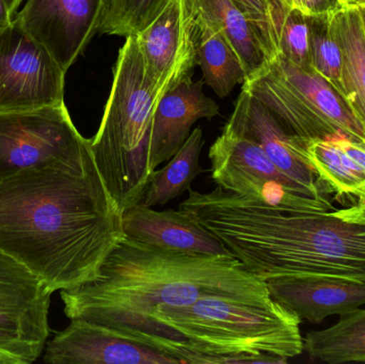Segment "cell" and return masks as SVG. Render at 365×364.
<instances>
[{"label":"cell","instance_id":"cell-1","mask_svg":"<svg viewBox=\"0 0 365 364\" xmlns=\"http://www.w3.org/2000/svg\"><path fill=\"white\" fill-rule=\"evenodd\" d=\"M123 212L88 149L0 177V250L40 278L51 292L100 276L125 239Z\"/></svg>","mask_w":365,"mask_h":364},{"label":"cell","instance_id":"cell-2","mask_svg":"<svg viewBox=\"0 0 365 364\" xmlns=\"http://www.w3.org/2000/svg\"><path fill=\"white\" fill-rule=\"evenodd\" d=\"M180 204L247 271L268 281L293 276L365 282V198L326 211L270 204L217 186L189 188Z\"/></svg>","mask_w":365,"mask_h":364},{"label":"cell","instance_id":"cell-3","mask_svg":"<svg viewBox=\"0 0 365 364\" xmlns=\"http://www.w3.org/2000/svg\"><path fill=\"white\" fill-rule=\"evenodd\" d=\"M205 297L261 303L267 282L227 256L185 254L125 237L93 281L61 291L70 320L104 325L134 341L160 307H182Z\"/></svg>","mask_w":365,"mask_h":364},{"label":"cell","instance_id":"cell-4","mask_svg":"<svg viewBox=\"0 0 365 364\" xmlns=\"http://www.w3.org/2000/svg\"><path fill=\"white\" fill-rule=\"evenodd\" d=\"M302 320L274 298L205 297L156 310L134 340L182 364H284L304 352Z\"/></svg>","mask_w":365,"mask_h":364},{"label":"cell","instance_id":"cell-5","mask_svg":"<svg viewBox=\"0 0 365 364\" xmlns=\"http://www.w3.org/2000/svg\"><path fill=\"white\" fill-rule=\"evenodd\" d=\"M158 102L136 36H128L113 68L100 128L90 139L98 171L122 212L141 202L155 172L150 154Z\"/></svg>","mask_w":365,"mask_h":364},{"label":"cell","instance_id":"cell-6","mask_svg":"<svg viewBox=\"0 0 365 364\" xmlns=\"http://www.w3.org/2000/svg\"><path fill=\"white\" fill-rule=\"evenodd\" d=\"M291 134L302 140L345 135L365 142V128L340 91L314 68L294 66L282 56L242 83Z\"/></svg>","mask_w":365,"mask_h":364},{"label":"cell","instance_id":"cell-7","mask_svg":"<svg viewBox=\"0 0 365 364\" xmlns=\"http://www.w3.org/2000/svg\"><path fill=\"white\" fill-rule=\"evenodd\" d=\"M208 155L212 181L232 194L298 209L334 207L329 198L317 196L279 170L259 145L242 135L222 130Z\"/></svg>","mask_w":365,"mask_h":364},{"label":"cell","instance_id":"cell-8","mask_svg":"<svg viewBox=\"0 0 365 364\" xmlns=\"http://www.w3.org/2000/svg\"><path fill=\"white\" fill-rule=\"evenodd\" d=\"M51 290L0 250V364H31L49 336Z\"/></svg>","mask_w":365,"mask_h":364},{"label":"cell","instance_id":"cell-9","mask_svg":"<svg viewBox=\"0 0 365 364\" xmlns=\"http://www.w3.org/2000/svg\"><path fill=\"white\" fill-rule=\"evenodd\" d=\"M90 149L64 103L0 113V177L48 162H68Z\"/></svg>","mask_w":365,"mask_h":364},{"label":"cell","instance_id":"cell-10","mask_svg":"<svg viewBox=\"0 0 365 364\" xmlns=\"http://www.w3.org/2000/svg\"><path fill=\"white\" fill-rule=\"evenodd\" d=\"M64 76L55 58L15 19L0 31V113L62 104Z\"/></svg>","mask_w":365,"mask_h":364},{"label":"cell","instance_id":"cell-11","mask_svg":"<svg viewBox=\"0 0 365 364\" xmlns=\"http://www.w3.org/2000/svg\"><path fill=\"white\" fill-rule=\"evenodd\" d=\"M135 36L145 74L160 100L192 77L197 59L188 0H165L155 16Z\"/></svg>","mask_w":365,"mask_h":364},{"label":"cell","instance_id":"cell-12","mask_svg":"<svg viewBox=\"0 0 365 364\" xmlns=\"http://www.w3.org/2000/svg\"><path fill=\"white\" fill-rule=\"evenodd\" d=\"M104 0H25L14 19L68 72L100 30Z\"/></svg>","mask_w":365,"mask_h":364},{"label":"cell","instance_id":"cell-13","mask_svg":"<svg viewBox=\"0 0 365 364\" xmlns=\"http://www.w3.org/2000/svg\"><path fill=\"white\" fill-rule=\"evenodd\" d=\"M223 130L255 141L279 170L317 196L328 198L332 192L311 165L307 152L308 141L291 134L276 115L247 90L242 89Z\"/></svg>","mask_w":365,"mask_h":364},{"label":"cell","instance_id":"cell-14","mask_svg":"<svg viewBox=\"0 0 365 364\" xmlns=\"http://www.w3.org/2000/svg\"><path fill=\"white\" fill-rule=\"evenodd\" d=\"M71 324L48 343L49 364H182L155 348L137 343L118 331L85 320Z\"/></svg>","mask_w":365,"mask_h":364},{"label":"cell","instance_id":"cell-15","mask_svg":"<svg viewBox=\"0 0 365 364\" xmlns=\"http://www.w3.org/2000/svg\"><path fill=\"white\" fill-rule=\"evenodd\" d=\"M266 282L274 301L311 324H321L329 316H346L365 305V282L357 280L293 276Z\"/></svg>","mask_w":365,"mask_h":364},{"label":"cell","instance_id":"cell-16","mask_svg":"<svg viewBox=\"0 0 365 364\" xmlns=\"http://www.w3.org/2000/svg\"><path fill=\"white\" fill-rule=\"evenodd\" d=\"M126 237L185 254L227 256L225 246L182 209L155 211L138 203L123 212Z\"/></svg>","mask_w":365,"mask_h":364},{"label":"cell","instance_id":"cell-17","mask_svg":"<svg viewBox=\"0 0 365 364\" xmlns=\"http://www.w3.org/2000/svg\"><path fill=\"white\" fill-rule=\"evenodd\" d=\"M203 83L188 79L167 92L158 102L150 154L152 170L155 171L178 153L197 120H210L218 115L219 106L205 95Z\"/></svg>","mask_w":365,"mask_h":364},{"label":"cell","instance_id":"cell-18","mask_svg":"<svg viewBox=\"0 0 365 364\" xmlns=\"http://www.w3.org/2000/svg\"><path fill=\"white\" fill-rule=\"evenodd\" d=\"M190 6L195 21L197 66L203 72L204 83L219 98H225L238 83L246 80L244 68L218 28Z\"/></svg>","mask_w":365,"mask_h":364},{"label":"cell","instance_id":"cell-19","mask_svg":"<svg viewBox=\"0 0 365 364\" xmlns=\"http://www.w3.org/2000/svg\"><path fill=\"white\" fill-rule=\"evenodd\" d=\"M189 2L227 38L240 58L246 80L269 63V57L257 31L233 0H189Z\"/></svg>","mask_w":365,"mask_h":364},{"label":"cell","instance_id":"cell-20","mask_svg":"<svg viewBox=\"0 0 365 364\" xmlns=\"http://www.w3.org/2000/svg\"><path fill=\"white\" fill-rule=\"evenodd\" d=\"M332 28L342 51L343 96L365 128V31L359 8L332 15Z\"/></svg>","mask_w":365,"mask_h":364},{"label":"cell","instance_id":"cell-21","mask_svg":"<svg viewBox=\"0 0 365 364\" xmlns=\"http://www.w3.org/2000/svg\"><path fill=\"white\" fill-rule=\"evenodd\" d=\"M340 136L310 141L307 147L309 160L336 197L365 198V167L343 147Z\"/></svg>","mask_w":365,"mask_h":364},{"label":"cell","instance_id":"cell-22","mask_svg":"<svg viewBox=\"0 0 365 364\" xmlns=\"http://www.w3.org/2000/svg\"><path fill=\"white\" fill-rule=\"evenodd\" d=\"M304 350L311 360L329 364L365 363V309L341 316L338 323L309 333Z\"/></svg>","mask_w":365,"mask_h":364},{"label":"cell","instance_id":"cell-23","mask_svg":"<svg viewBox=\"0 0 365 364\" xmlns=\"http://www.w3.org/2000/svg\"><path fill=\"white\" fill-rule=\"evenodd\" d=\"M203 145V132L195 128L169 164L160 170L156 169L141 204L163 207L188 190L193 180L203 172L200 164Z\"/></svg>","mask_w":365,"mask_h":364},{"label":"cell","instance_id":"cell-24","mask_svg":"<svg viewBox=\"0 0 365 364\" xmlns=\"http://www.w3.org/2000/svg\"><path fill=\"white\" fill-rule=\"evenodd\" d=\"M313 68L342 93L343 56L332 28V15H307Z\"/></svg>","mask_w":365,"mask_h":364},{"label":"cell","instance_id":"cell-25","mask_svg":"<svg viewBox=\"0 0 365 364\" xmlns=\"http://www.w3.org/2000/svg\"><path fill=\"white\" fill-rule=\"evenodd\" d=\"M255 28L270 61L280 55L281 36L287 14V0H233Z\"/></svg>","mask_w":365,"mask_h":364},{"label":"cell","instance_id":"cell-26","mask_svg":"<svg viewBox=\"0 0 365 364\" xmlns=\"http://www.w3.org/2000/svg\"><path fill=\"white\" fill-rule=\"evenodd\" d=\"M165 0H104L101 33L135 36L155 16Z\"/></svg>","mask_w":365,"mask_h":364},{"label":"cell","instance_id":"cell-27","mask_svg":"<svg viewBox=\"0 0 365 364\" xmlns=\"http://www.w3.org/2000/svg\"><path fill=\"white\" fill-rule=\"evenodd\" d=\"M280 55L298 68H313L308 16L292 9L285 19L281 36Z\"/></svg>","mask_w":365,"mask_h":364},{"label":"cell","instance_id":"cell-28","mask_svg":"<svg viewBox=\"0 0 365 364\" xmlns=\"http://www.w3.org/2000/svg\"><path fill=\"white\" fill-rule=\"evenodd\" d=\"M344 8L340 0H302L306 15H334Z\"/></svg>","mask_w":365,"mask_h":364},{"label":"cell","instance_id":"cell-29","mask_svg":"<svg viewBox=\"0 0 365 364\" xmlns=\"http://www.w3.org/2000/svg\"><path fill=\"white\" fill-rule=\"evenodd\" d=\"M12 21L13 17L12 15L10 14V11H9L6 1H4V0H0V31L4 29L6 26L10 25Z\"/></svg>","mask_w":365,"mask_h":364},{"label":"cell","instance_id":"cell-30","mask_svg":"<svg viewBox=\"0 0 365 364\" xmlns=\"http://www.w3.org/2000/svg\"><path fill=\"white\" fill-rule=\"evenodd\" d=\"M4 1H6V6H8L10 14L12 15L13 19H14L15 15L19 12V6H21V4L25 0H4Z\"/></svg>","mask_w":365,"mask_h":364},{"label":"cell","instance_id":"cell-31","mask_svg":"<svg viewBox=\"0 0 365 364\" xmlns=\"http://www.w3.org/2000/svg\"><path fill=\"white\" fill-rule=\"evenodd\" d=\"M344 8H365V0H340Z\"/></svg>","mask_w":365,"mask_h":364},{"label":"cell","instance_id":"cell-32","mask_svg":"<svg viewBox=\"0 0 365 364\" xmlns=\"http://www.w3.org/2000/svg\"><path fill=\"white\" fill-rule=\"evenodd\" d=\"M360 13H361L362 21H364V27L365 31V8L359 9Z\"/></svg>","mask_w":365,"mask_h":364}]
</instances>
